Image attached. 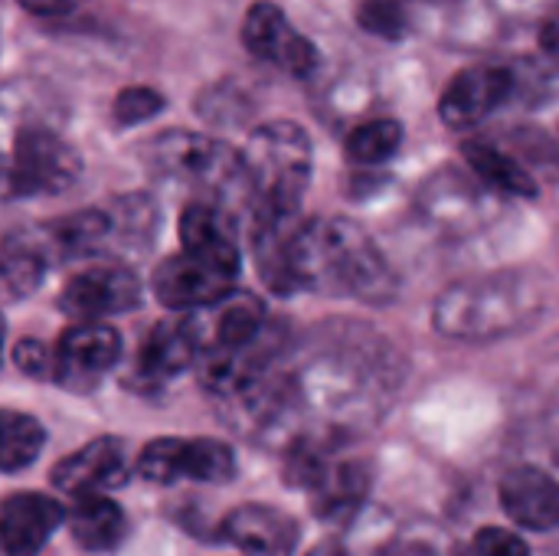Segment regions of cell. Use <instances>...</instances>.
<instances>
[{
  "mask_svg": "<svg viewBox=\"0 0 559 556\" xmlns=\"http://www.w3.org/2000/svg\"><path fill=\"white\" fill-rule=\"evenodd\" d=\"M285 265L295 292L344 295L367 305H383L396 292V272L370 233L344 216L298 220L285 242Z\"/></svg>",
  "mask_w": 559,
  "mask_h": 556,
  "instance_id": "cell-1",
  "label": "cell"
},
{
  "mask_svg": "<svg viewBox=\"0 0 559 556\" xmlns=\"http://www.w3.org/2000/svg\"><path fill=\"white\" fill-rule=\"evenodd\" d=\"M540 279L531 272H495L449 285L432 308L436 328L455 341H491L514 334L544 311Z\"/></svg>",
  "mask_w": 559,
  "mask_h": 556,
  "instance_id": "cell-2",
  "label": "cell"
},
{
  "mask_svg": "<svg viewBox=\"0 0 559 556\" xmlns=\"http://www.w3.org/2000/svg\"><path fill=\"white\" fill-rule=\"evenodd\" d=\"M242 154L255 216H298L311 184V141L295 121L259 125Z\"/></svg>",
  "mask_w": 559,
  "mask_h": 556,
  "instance_id": "cell-3",
  "label": "cell"
},
{
  "mask_svg": "<svg viewBox=\"0 0 559 556\" xmlns=\"http://www.w3.org/2000/svg\"><path fill=\"white\" fill-rule=\"evenodd\" d=\"M82 164L75 147L49 125L26 121L0 147V197L29 200L62 193L75 184Z\"/></svg>",
  "mask_w": 559,
  "mask_h": 556,
  "instance_id": "cell-4",
  "label": "cell"
},
{
  "mask_svg": "<svg viewBox=\"0 0 559 556\" xmlns=\"http://www.w3.org/2000/svg\"><path fill=\"white\" fill-rule=\"evenodd\" d=\"M151 161L160 174L183 184H197L216 203L229 200L233 193H249L242 154H236L216 138L193 131H167L154 141Z\"/></svg>",
  "mask_w": 559,
  "mask_h": 556,
  "instance_id": "cell-5",
  "label": "cell"
},
{
  "mask_svg": "<svg viewBox=\"0 0 559 556\" xmlns=\"http://www.w3.org/2000/svg\"><path fill=\"white\" fill-rule=\"evenodd\" d=\"M236 275H239V269H229V265H219L213 259L180 249L177 256H167L154 269L151 285L164 308L197 311V308H206V305L219 301L223 295H229L236 285Z\"/></svg>",
  "mask_w": 559,
  "mask_h": 556,
  "instance_id": "cell-6",
  "label": "cell"
},
{
  "mask_svg": "<svg viewBox=\"0 0 559 556\" xmlns=\"http://www.w3.org/2000/svg\"><path fill=\"white\" fill-rule=\"evenodd\" d=\"M242 43L252 56L278 66L288 75H311L318 69V49L308 36H301L285 10L272 0H255L242 20Z\"/></svg>",
  "mask_w": 559,
  "mask_h": 556,
  "instance_id": "cell-7",
  "label": "cell"
},
{
  "mask_svg": "<svg viewBox=\"0 0 559 556\" xmlns=\"http://www.w3.org/2000/svg\"><path fill=\"white\" fill-rule=\"evenodd\" d=\"M141 282L128 265H88L79 269L59 292V308L75 321H102L108 315H121L138 308Z\"/></svg>",
  "mask_w": 559,
  "mask_h": 556,
  "instance_id": "cell-8",
  "label": "cell"
},
{
  "mask_svg": "<svg viewBox=\"0 0 559 556\" xmlns=\"http://www.w3.org/2000/svg\"><path fill=\"white\" fill-rule=\"evenodd\" d=\"M518 79L508 66H468L462 69L449 88L439 98V115L445 121V128L452 131H468L475 125H481L488 115H495L514 92Z\"/></svg>",
  "mask_w": 559,
  "mask_h": 556,
  "instance_id": "cell-9",
  "label": "cell"
},
{
  "mask_svg": "<svg viewBox=\"0 0 559 556\" xmlns=\"http://www.w3.org/2000/svg\"><path fill=\"white\" fill-rule=\"evenodd\" d=\"M56 351V374L62 387L88 390L98 383L121 357V334L102 321H79L62 331Z\"/></svg>",
  "mask_w": 559,
  "mask_h": 556,
  "instance_id": "cell-10",
  "label": "cell"
},
{
  "mask_svg": "<svg viewBox=\"0 0 559 556\" xmlns=\"http://www.w3.org/2000/svg\"><path fill=\"white\" fill-rule=\"evenodd\" d=\"M124 478H128V449L115 436L92 439L79 452L66 456L49 475L52 488H59L69 498L105 495L108 488L124 485Z\"/></svg>",
  "mask_w": 559,
  "mask_h": 556,
  "instance_id": "cell-11",
  "label": "cell"
},
{
  "mask_svg": "<svg viewBox=\"0 0 559 556\" xmlns=\"http://www.w3.org/2000/svg\"><path fill=\"white\" fill-rule=\"evenodd\" d=\"M203 318H190L200 351H242L265 331V305L249 292H229L219 301L197 308Z\"/></svg>",
  "mask_w": 559,
  "mask_h": 556,
  "instance_id": "cell-12",
  "label": "cell"
},
{
  "mask_svg": "<svg viewBox=\"0 0 559 556\" xmlns=\"http://www.w3.org/2000/svg\"><path fill=\"white\" fill-rule=\"evenodd\" d=\"M66 511L56 498L39 492L10 495L0 501V551L3 556H36L52 531L62 524Z\"/></svg>",
  "mask_w": 559,
  "mask_h": 556,
  "instance_id": "cell-13",
  "label": "cell"
},
{
  "mask_svg": "<svg viewBox=\"0 0 559 556\" xmlns=\"http://www.w3.org/2000/svg\"><path fill=\"white\" fill-rule=\"evenodd\" d=\"M504 511L531 531L559 528V482L540 469H514L501 482Z\"/></svg>",
  "mask_w": 559,
  "mask_h": 556,
  "instance_id": "cell-14",
  "label": "cell"
},
{
  "mask_svg": "<svg viewBox=\"0 0 559 556\" xmlns=\"http://www.w3.org/2000/svg\"><path fill=\"white\" fill-rule=\"evenodd\" d=\"M223 534L229 544H236L242 554L249 556H292L295 541H298L295 521L275 508H265V505L236 508L226 518Z\"/></svg>",
  "mask_w": 559,
  "mask_h": 556,
  "instance_id": "cell-15",
  "label": "cell"
},
{
  "mask_svg": "<svg viewBox=\"0 0 559 556\" xmlns=\"http://www.w3.org/2000/svg\"><path fill=\"white\" fill-rule=\"evenodd\" d=\"M200 357V341L193 331L190 318H177V321H164L154 331H147L134 370L141 380L147 383H164L177 374H183L193 360Z\"/></svg>",
  "mask_w": 559,
  "mask_h": 556,
  "instance_id": "cell-16",
  "label": "cell"
},
{
  "mask_svg": "<svg viewBox=\"0 0 559 556\" xmlns=\"http://www.w3.org/2000/svg\"><path fill=\"white\" fill-rule=\"evenodd\" d=\"M180 239L187 252L239 269V246L233 216L216 200H193L180 213Z\"/></svg>",
  "mask_w": 559,
  "mask_h": 556,
  "instance_id": "cell-17",
  "label": "cell"
},
{
  "mask_svg": "<svg viewBox=\"0 0 559 556\" xmlns=\"http://www.w3.org/2000/svg\"><path fill=\"white\" fill-rule=\"evenodd\" d=\"M46 269H49V256L43 252L33 229L0 236V301H16L33 295Z\"/></svg>",
  "mask_w": 559,
  "mask_h": 556,
  "instance_id": "cell-18",
  "label": "cell"
},
{
  "mask_svg": "<svg viewBox=\"0 0 559 556\" xmlns=\"http://www.w3.org/2000/svg\"><path fill=\"white\" fill-rule=\"evenodd\" d=\"M462 157L468 161L472 174L495 193H504V197H537V180L534 174L514 157L508 154L504 147H498L495 141H485V138H472L462 144Z\"/></svg>",
  "mask_w": 559,
  "mask_h": 556,
  "instance_id": "cell-19",
  "label": "cell"
},
{
  "mask_svg": "<svg viewBox=\"0 0 559 556\" xmlns=\"http://www.w3.org/2000/svg\"><path fill=\"white\" fill-rule=\"evenodd\" d=\"M69 528L79 547L92 554H105L121 544L128 524H124L121 508L111 498L85 495V498H75V508L69 511Z\"/></svg>",
  "mask_w": 559,
  "mask_h": 556,
  "instance_id": "cell-20",
  "label": "cell"
},
{
  "mask_svg": "<svg viewBox=\"0 0 559 556\" xmlns=\"http://www.w3.org/2000/svg\"><path fill=\"white\" fill-rule=\"evenodd\" d=\"M46 446V429L16 410H0V472L13 475L29 469Z\"/></svg>",
  "mask_w": 559,
  "mask_h": 556,
  "instance_id": "cell-21",
  "label": "cell"
},
{
  "mask_svg": "<svg viewBox=\"0 0 559 556\" xmlns=\"http://www.w3.org/2000/svg\"><path fill=\"white\" fill-rule=\"evenodd\" d=\"M400 144H403V125L393 118H373L347 134L344 154L354 164H383L400 151Z\"/></svg>",
  "mask_w": 559,
  "mask_h": 556,
  "instance_id": "cell-22",
  "label": "cell"
},
{
  "mask_svg": "<svg viewBox=\"0 0 559 556\" xmlns=\"http://www.w3.org/2000/svg\"><path fill=\"white\" fill-rule=\"evenodd\" d=\"M236 475V456L219 439H187L183 442V478L223 485Z\"/></svg>",
  "mask_w": 559,
  "mask_h": 556,
  "instance_id": "cell-23",
  "label": "cell"
},
{
  "mask_svg": "<svg viewBox=\"0 0 559 556\" xmlns=\"http://www.w3.org/2000/svg\"><path fill=\"white\" fill-rule=\"evenodd\" d=\"M183 442L187 439H154L141 449L138 456V475L154 485H174L183 478Z\"/></svg>",
  "mask_w": 559,
  "mask_h": 556,
  "instance_id": "cell-24",
  "label": "cell"
},
{
  "mask_svg": "<svg viewBox=\"0 0 559 556\" xmlns=\"http://www.w3.org/2000/svg\"><path fill=\"white\" fill-rule=\"evenodd\" d=\"M357 23L364 33L380 39H403L409 29V16L403 0H360Z\"/></svg>",
  "mask_w": 559,
  "mask_h": 556,
  "instance_id": "cell-25",
  "label": "cell"
},
{
  "mask_svg": "<svg viewBox=\"0 0 559 556\" xmlns=\"http://www.w3.org/2000/svg\"><path fill=\"white\" fill-rule=\"evenodd\" d=\"M160 108H164L160 92H154L147 85H134V88H124L115 98V121L118 125H141V121L154 118Z\"/></svg>",
  "mask_w": 559,
  "mask_h": 556,
  "instance_id": "cell-26",
  "label": "cell"
},
{
  "mask_svg": "<svg viewBox=\"0 0 559 556\" xmlns=\"http://www.w3.org/2000/svg\"><path fill=\"white\" fill-rule=\"evenodd\" d=\"M13 360L16 367L26 374V377H36V380H49L56 374V351L36 338H26L13 347Z\"/></svg>",
  "mask_w": 559,
  "mask_h": 556,
  "instance_id": "cell-27",
  "label": "cell"
},
{
  "mask_svg": "<svg viewBox=\"0 0 559 556\" xmlns=\"http://www.w3.org/2000/svg\"><path fill=\"white\" fill-rule=\"evenodd\" d=\"M475 554L478 556H531L527 544L511 534V531H501V528H485L478 537H475Z\"/></svg>",
  "mask_w": 559,
  "mask_h": 556,
  "instance_id": "cell-28",
  "label": "cell"
},
{
  "mask_svg": "<svg viewBox=\"0 0 559 556\" xmlns=\"http://www.w3.org/2000/svg\"><path fill=\"white\" fill-rule=\"evenodd\" d=\"M33 16H62L75 7V0H16Z\"/></svg>",
  "mask_w": 559,
  "mask_h": 556,
  "instance_id": "cell-29",
  "label": "cell"
},
{
  "mask_svg": "<svg viewBox=\"0 0 559 556\" xmlns=\"http://www.w3.org/2000/svg\"><path fill=\"white\" fill-rule=\"evenodd\" d=\"M540 49L559 62V7L544 20V26H540Z\"/></svg>",
  "mask_w": 559,
  "mask_h": 556,
  "instance_id": "cell-30",
  "label": "cell"
},
{
  "mask_svg": "<svg viewBox=\"0 0 559 556\" xmlns=\"http://www.w3.org/2000/svg\"><path fill=\"white\" fill-rule=\"evenodd\" d=\"M3 331H7V324H3V318H0V347H3Z\"/></svg>",
  "mask_w": 559,
  "mask_h": 556,
  "instance_id": "cell-31",
  "label": "cell"
}]
</instances>
